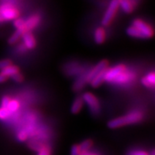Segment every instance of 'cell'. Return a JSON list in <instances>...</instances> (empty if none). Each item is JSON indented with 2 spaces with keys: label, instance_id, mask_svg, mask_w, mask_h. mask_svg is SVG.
Here are the masks:
<instances>
[{
  "label": "cell",
  "instance_id": "5bb4252c",
  "mask_svg": "<svg viewBox=\"0 0 155 155\" xmlns=\"http://www.w3.org/2000/svg\"><path fill=\"white\" fill-rule=\"evenodd\" d=\"M106 70H104L102 71L101 72L98 74L97 75H96L92 79V81L90 82L91 84V86H94V87H98L99 86H101L103 82H104V77H105V72H106Z\"/></svg>",
  "mask_w": 155,
  "mask_h": 155
},
{
  "label": "cell",
  "instance_id": "8fae6325",
  "mask_svg": "<svg viewBox=\"0 0 155 155\" xmlns=\"http://www.w3.org/2000/svg\"><path fill=\"white\" fill-rule=\"evenodd\" d=\"M86 74H87V71H85L84 72H82L81 74L78 75L77 79L75 80L74 84L73 89L74 90V91H81L84 88L85 85L87 83V81H86Z\"/></svg>",
  "mask_w": 155,
  "mask_h": 155
},
{
  "label": "cell",
  "instance_id": "4fadbf2b",
  "mask_svg": "<svg viewBox=\"0 0 155 155\" xmlns=\"http://www.w3.org/2000/svg\"><path fill=\"white\" fill-rule=\"evenodd\" d=\"M134 2L132 0H119V7L125 13H131L134 10Z\"/></svg>",
  "mask_w": 155,
  "mask_h": 155
},
{
  "label": "cell",
  "instance_id": "1f68e13d",
  "mask_svg": "<svg viewBox=\"0 0 155 155\" xmlns=\"http://www.w3.org/2000/svg\"><path fill=\"white\" fill-rule=\"evenodd\" d=\"M7 78H8L6 77V75H4L3 74L0 72V83H2V82H6V80H7Z\"/></svg>",
  "mask_w": 155,
  "mask_h": 155
},
{
  "label": "cell",
  "instance_id": "30bf717a",
  "mask_svg": "<svg viewBox=\"0 0 155 155\" xmlns=\"http://www.w3.org/2000/svg\"><path fill=\"white\" fill-rule=\"evenodd\" d=\"M21 38L23 40V43H24V46L25 48H34L35 46H36V40H35V37H33V35L30 32H25Z\"/></svg>",
  "mask_w": 155,
  "mask_h": 155
},
{
  "label": "cell",
  "instance_id": "9a60e30c",
  "mask_svg": "<svg viewBox=\"0 0 155 155\" xmlns=\"http://www.w3.org/2000/svg\"><path fill=\"white\" fill-rule=\"evenodd\" d=\"M105 31L103 28H97L94 32V41L98 45L104 43L105 41Z\"/></svg>",
  "mask_w": 155,
  "mask_h": 155
},
{
  "label": "cell",
  "instance_id": "277c9868",
  "mask_svg": "<svg viewBox=\"0 0 155 155\" xmlns=\"http://www.w3.org/2000/svg\"><path fill=\"white\" fill-rule=\"evenodd\" d=\"M119 8V0H112L108 5L106 11L104 13V15L102 18V25L104 26H107L112 22V21L114 18L116 11Z\"/></svg>",
  "mask_w": 155,
  "mask_h": 155
},
{
  "label": "cell",
  "instance_id": "8992f818",
  "mask_svg": "<svg viewBox=\"0 0 155 155\" xmlns=\"http://www.w3.org/2000/svg\"><path fill=\"white\" fill-rule=\"evenodd\" d=\"M126 69L124 65L123 64H119V65L114 66L111 68H107L106 72H105V77H104V81L109 83H112L114 79L117 76Z\"/></svg>",
  "mask_w": 155,
  "mask_h": 155
},
{
  "label": "cell",
  "instance_id": "7a4b0ae2",
  "mask_svg": "<svg viewBox=\"0 0 155 155\" xmlns=\"http://www.w3.org/2000/svg\"><path fill=\"white\" fill-rule=\"evenodd\" d=\"M19 12L13 3L5 2L0 6V23L15 20L18 18Z\"/></svg>",
  "mask_w": 155,
  "mask_h": 155
},
{
  "label": "cell",
  "instance_id": "ac0fdd59",
  "mask_svg": "<svg viewBox=\"0 0 155 155\" xmlns=\"http://www.w3.org/2000/svg\"><path fill=\"white\" fill-rule=\"evenodd\" d=\"M0 72L3 74L6 75L7 78H11L13 75H15V74L18 73L19 69L17 66L10 64V65H9L8 67H6V68H4L3 70L0 71Z\"/></svg>",
  "mask_w": 155,
  "mask_h": 155
},
{
  "label": "cell",
  "instance_id": "7402d4cb",
  "mask_svg": "<svg viewBox=\"0 0 155 155\" xmlns=\"http://www.w3.org/2000/svg\"><path fill=\"white\" fill-rule=\"evenodd\" d=\"M19 108H20V103L17 100H10L8 106H7V108L11 113L18 110Z\"/></svg>",
  "mask_w": 155,
  "mask_h": 155
},
{
  "label": "cell",
  "instance_id": "52a82bcc",
  "mask_svg": "<svg viewBox=\"0 0 155 155\" xmlns=\"http://www.w3.org/2000/svg\"><path fill=\"white\" fill-rule=\"evenodd\" d=\"M107 68H108V62L105 61V60H102L100 63H98L95 67H94L92 69L88 70L87 74H86V81H87V82H91L95 76L97 75L100 72L107 69Z\"/></svg>",
  "mask_w": 155,
  "mask_h": 155
},
{
  "label": "cell",
  "instance_id": "d6986e66",
  "mask_svg": "<svg viewBox=\"0 0 155 155\" xmlns=\"http://www.w3.org/2000/svg\"><path fill=\"white\" fill-rule=\"evenodd\" d=\"M127 35H129L130 37H135V38H139V39H145L144 36L143 35V33H141L139 29H137L135 27H134L133 25L128 27L127 29Z\"/></svg>",
  "mask_w": 155,
  "mask_h": 155
},
{
  "label": "cell",
  "instance_id": "f546056e",
  "mask_svg": "<svg viewBox=\"0 0 155 155\" xmlns=\"http://www.w3.org/2000/svg\"><path fill=\"white\" fill-rule=\"evenodd\" d=\"M80 150L78 145H74L71 150V155H79Z\"/></svg>",
  "mask_w": 155,
  "mask_h": 155
},
{
  "label": "cell",
  "instance_id": "5b68a950",
  "mask_svg": "<svg viewBox=\"0 0 155 155\" xmlns=\"http://www.w3.org/2000/svg\"><path fill=\"white\" fill-rule=\"evenodd\" d=\"M134 27H135L137 29H139L141 33H143L144 37L146 38H150L153 37V30L152 29V27L149 24H147L146 21L141 19H135L133 21L132 25Z\"/></svg>",
  "mask_w": 155,
  "mask_h": 155
},
{
  "label": "cell",
  "instance_id": "836d02e7",
  "mask_svg": "<svg viewBox=\"0 0 155 155\" xmlns=\"http://www.w3.org/2000/svg\"><path fill=\"white\" fill-rule=\"evenodd\" d=\"M88 155H98V154H97V153H91V152H89V153H88Z\"/></svg>",
  "mask_w": 155,
  "mask_h": 155
},
{
  "label": "cell",
  "instance_id": "ba28073f",
  "mask_svg": "<svg viewBox=\"0 0 155 155\" xmlns=\"http://www.w3.org/2000/svg\"><path fill=\"white\" fill-rule=\"evenodd\" d=\"M41 22V17L37 15H32L27 19L25 20V24L22 29L25 32H30L31 30L34 29Z\"/></svg>",
  "mask_w": 155,
  "mask_h": 155
},
{
  "label": "cell",
  "instance_id": "d4e9b609",
  "mask_svg": "<svg viewBox=\"0 0 155 155\" xmlns=\"http://www.w3.org/2000/svg\"><path fill=\"white\" fill-rule=\"evenodd\" d=\"M24 24H25V20L22 18H17L16 19L14 20V25H15V27L17 29L23 28Z\"/></svg>",
  "mask_w": 155,
  "mask_h": 155
},
{
  "label": "cell",
  "instance_id": "cb8c5ba5",
  "mask_svg": "<svg viewBox=\"0 0 155 155\" xmlns=\"http://www.w3.org/2000/svg\"><path fill=\"white\" fill-rule=\"evenodd\" d=\"M28 136H29V135H28L27 131H25V129H23V130L21 129V130H20V131H18V133L17 138H18V139L20 142H24V141H25L28 139Z\"/></svg>",
  "mask_w": 155,
  "mask_h": 155
},
{
  "label": "cell",
  "instance_id": "f1b7e54d",
  "mask_svg": "<svg viewBox=\"0 0 155 155\" xmlns=\"http://www.w3.org/2000/svg\"><path fill=\"white\" fill-rule=\"evenodd\" d=\"M11 78H12L15 82H18V83H20V82H21L23 81V76L21 75L19 72L18 73L15 74V75H13L12 77H11Z\"/></svg>",
  "mask_w": 155,
  "mask_h": 155
},
{
  "label": "cell",
  "instance_id": "4dcf8cb0",
  "mask_svg": "<svg viewBox=\"0 0 155 155\" xmlns=\"http://www.w3.org/2000/svg\"><path fill=\"white\" fill-rule=\"evenodd\" d=\"M10 99L9 97L6 96V97H3V98L2 99V107H4V108H7L8 106L9 103L10 101Z\"/></svg>",
  "mask_w": 155,
  "mask_h": 155
},
{
  "label": "cell",
  "instance_id": "e0dca14e",
  "mask_svg": "<svg viewBox=\"0 0 155 155\" xmlns=\"http://www.w3.org/2000/svg\"><path fill=\"white\" fill-rule=\"evenodd\" d=\"M83 104L84 101L82 100V97H76L73 101V104L71 105V110L72 113L74 114H77L80 111L82 110V107H83Z\"/></svg>",
  "mask_w": 155,
  "mask_h": 155
},
{
  "label": "cell",
  "instance_id": "d6a6232c",
  "mask_svg": "<svg viewBox=\"0 0 155 155\" xmlns=\"http://www.w3.org/2000/svg\"><path fill=\"white\" fill-rule=\"evenodd\" d=\"M89 151H80L79 155H88Z\"/></svg>",
  "mask_w": 155,
  "mask_h": 155
},
{
  "label": "cell",
  "instance_id": "603a6c76",
  "mask_svg": "<svg viewBox=\"0 0 155 155\" xmlns=\"http://www.w3.org/2000/svg\"><path fill=\"white\" fill-rule=\"evenodd\" d=\"M11 112L9 111L7 108H4V107H0V120H5L10 118V116H11Z\"/></svg>",
  "mask_w": 155,
  "mask_h": 155
},
{
  "label": "cell",
  "instance_id": "44dd1931",
  "mask_svg": "<svg viewBox=\"0 0 155 155\" xmlns=\"http://www.w3.org/2000/svg\"><path fill=\"white\" fill-rule=\"evenodd\" d=\"M92 146H93L92 140L87 139V140L83 141L80 145H78V147H79L80 151H89L90 150V148L92 147Z\"/></svg>",
  "mask_w": 155,
  "mask_h": 155
},
{
  "label": "cell",
  "instance_id": "83f0119b",
  "mask_svg": "<svg viewBox=\"0 0 155 155\" xmlns=\"http://www.w3.org/2000/svg\"><path fill=\"white\" fill-rule=\"evenodd\" d=\"M127 155H149V153L144 150H134L130 151Z\"/></svg>",
  "mask_w": 155,
  "mask_h": 155
},
{
  "label": "cell",
  "instance_id": "484cf974",
  "mask_svg": "<svg viewBox=\"0 0 155 155\" xmlns=\"http://www.w3.org/2000/svg\"><path fill=\"white\" fill-rule=\"evenodd\" d=\"M51 148L48 146H44L40 150L37 155H51Z\"/></svg>",
  "mask_w": 155,
  "mask_h": 155
},
{
  "label": "cell",
  "instance_id": "9c48e42d",
  "mask_svg": "<svg viewBox=\"0 0 155 155\" xmlns=\"http://www.w3.org/2000/svg\"><path fill=\"white\" fill-rule=\"evenodd\" d=\"M133 78V75L129 71L125 69L120 74L114 79V81L112 82V84H118V85H124V84L128 83Z\"/></svg>",
  "mask_w": 155,
  "mask_h": 155
},
{
  "label": "cell",
  "instance_id": "7c38bea8",
  "mask_svg": "<svg viewBox=\"0 0 155 155\" xmlns=\"http://www.w3.org/2000/svg\"><path fill=\"white\" fill-rule=\"evenodd\" d=\"M65 71L69 75H79L85 71H84L83 68H81L78 64L72 63L71 64H68V65L66 66Z\"/></svg>",
  "mask_w": 155,
  "mask_h": 155
},
{
  "label": "cell",
  "instance_id": "6da1fadb",
  "mask_svg": "<svg viewBox=\"0 0 155 155\" xmlns=\"http://www.w3.org/2000/svg\"><path fill=\"white\" fill-rule=\"evenodd\" d=\"M143 118V113L140 111H132L127 115L121 117H117L108 122V126L110 128L115 129L119 128L121 127L127 126V125L135 124L139 123Z\"/></svg>",
  "mask_w": 155,
  "mask_h": 155
},
{
  "label": "cell",
  "instance_id": "2e32d148",
  "mask_svg": "<svg viewBox=\"0 0 155 155\" xmlns=\"http://www.w3.org/2000/svg\"><path fill=\"white\" fill-rule=\"evenodd\" d=\"M142 83L148 88H153L155 84V75L153 72L147 74L142 79Z\"/></svg>",
  "mask_w": 155,
  "mask_h": 155
},
{
  "label": "cell",
  "instance_id": "4316f807",
  "mask_svg": "<svg viewBox=\"0 0 155 155\" xmlns=\"http://www.w3.org/2000/svg\"><path fill=\"white\" fill-rule=\"evenodd\" d=\"M10 64H12L11 61H10V59H2V60H0V71H2L4 68H6V67H8L9 65Z\"/></svg>",
  "mask_w": 155,
  "mask_h": 155
},
{
  "label": "cell",
  "instance_id": "3957f363",
  "mask_svg": "<svg viewBox=\"0 0 155 155\" xmlns=\"http://www.w3.org/2000/svg\"><path fill=\"white\" fill-rule=\"evenodd\" d=\"M82 100L84 102H86L87 105L90 108L91 113L94 115H98L101 110L100 103L97 98L94 94L90 92H86L82 95Z\"/></svg>",
  "mask_w": 155,
  "mask_h": 155
},
{
  "label": "cell",
  "instance_id": "ffe728a7",
  "mask_svg": "<svg viewBox=\"0 0 155 155\" xmlns=\"http://www.w3.org/2000/svg\"><path fill=\"white\" fill-rule=\"evenodd\" d=\"M25 32V31L22 28H21V29H17L16 32H15V33L10 37V39H9V44H10V45H14V44L16 43L17 41H18L19 39L22 37L23 33H24Z\"/></svg>",
  "mask_w": 155,
  "mask_h": 155
}]
</instances>
